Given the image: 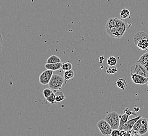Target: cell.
Here are the masks:
<instances>
[{
    "mask_svg": "<svg viewBox=\"0 0 148 136\" xmlns=\"http://www.w3.org/2000/svg\"><path fill=\"white\" fill-rule=\"evenodd\" d=\"M61 62V59L56 55H52L50 56L47 60L46 64H54Z\"/></svg>",
    "mask_w": 148,
    "mask_h": 136,
    "instance_id": "16",
    "label": "cell"
},
{
    "mask_svg": "<svg viewBox=\"0 0 148 136\" xmlns=\"http://www.w3.org/2000/svg\"><path fill=\"white\" fill-rule=\"evenodd\" d=\"M141 117V116L139 115V116H136V117H134V118L128 120V122H127L126 123H125V124L122 126L121 127L119 128V130H125L126 131H128L131 130L132 129L133 127H134V124Z\"/></svg>",
    "mask_w": 148,
    "mask_h": 136,
    "instance_id": "6",
    "label": "cell"
},
{
    "mask_svg": "<svg viewBox=\"0 0 148 136\" xmlns=\"http://www.w3.org/2000/svg\"><path fill=\"white\" fill-rule=\"evenodd\" d=\"M140 110V108L138 107H134V112H138Z\"/></svg>",
    "mask_w": 148,
    "mask_h": 136,
    "instance_id": "31",
    "label": "cell"
},
{
    "mask_svg": "<svg viewBox=\"0 0 148 136\" xmlns=\"http://www.w3.org/2000/svg\"><path fill=\"white\" fill-rule=\"evenodd\" d=\"M117 18H109L106 25V27H111L116 26Z\"/></svg>",
    "mask_w": 148,
    "mask_h": 136,
    "instance_id": "20",
    "label": "cell"
},
{
    "mask_svg": "<svg viewBox=\"0 0 148 136\" xmlns=\"http://www.w3.org/2000/svg\"><path fill=\"white\" fill-rule=\"evenodd\" d=\"M130 15V12L128 9H123L120 12V18L121 19H125L129 18Z\"/></svg>",
    "mask_w": 148,
    "mask_h": 136,
    "instance_id": "21",
    "label": "cell"
},
{
    "mask_svg": "<svg viewBox=\"0 0 148 136\" xmlns=\"http://www.w3.org/2000/svg\"><path fill=\"white\" fill-rule=\"evenodd\" d=\"M124 112H125V113L128 115L129 116H130V115H133L136 116V117L138 116L136 115V113H134L132 111H131L130 109L129 108H128V107H126V108H125Z\"/></svg>",
    "mask_w": 148,
    "mask_h": 136,
    "instance_id": "28",
    "label": "cell"
},
{
    "mask_svg": "<svg viewBox=\"0 0 148 136\" xmlns=\"http://www.w3.org/2000/svg\"><path fill=\"white\" fill-rule=\"evenodd\" d=\"M62 62L54 63V64H46L45 65V68L46 69L51 70L53 71H56L61 69L62 67Z\"/></svg>",
    "mask_w": 148,
    "mask_h": 136,
    "instance_id": "10",
    "label": "cell"
},
{
    "mask_svg": "<svg viewBox=\"0 0 148 136\" xmlns=\"http://www.w3.org/2000/svg\"><path fill=\"white\" fill-rule=\"evenodd\" d=\"M117 86L122 90H125V87H127V82L124 78H119L116 82Z\"/></svg>",
    "mask_w": 148,
    "mask_h": 136,
    "instance_id": "17",
    "label": "cell"
},
{
    "mask_svg": "<svg viewBox=\"0 0 148 136\" xmlns=\"http://www.w3.org/2000/svg\"><path fill=\"white\" fill-rule=\"evenodd\" d=\"M65 82L64 77L61 75L54 74L49 82V88L53 90H61Z\"/></svg>",
    "mask_w": 148,
    "mask_h": 136,
    "instance_id": "2",
    "label": "cell"
},
{
    "mask_svg": "<svg viewBox=\"0 0 148 136\" xmlns=\"http://www.w3.org/2000/svg\"><path fill=\"white\" fill-rule=\"evenodd\" d=\"M97 126L104 136H109L113 130L106 120L102 119L97 124Z\"/></svg>",
    "mask_w": 148,
    "mask_h": 136,
    "instance_id": "4",
    "label": "cell"
},
{
    "mask_svg": "<svg viewBox=\"0 0 148 136\" xmlns=\"http://www.w3.org/2000/svg\"><path fill=\"white\" fill-rule=\"evenodd\" d=\"M117 32L119 36V39H120L125 34V32L127 28V24L123 21L122 23L119 26H117Z\"/></svg>",
    "mask_w": 148,
    "mask_h": 136,
    "instance_id": "11",
    "label": "cell"
},
{
    "mask_svg": "<svg viewBox=\"0 0 148 136\" xmlns=\"http://www.w3.org/2000/svg\"><path fill=\"white\" fill-rule=\"evenodd\" d=\"M145 67L148 70V53H145L142 55L139 59L137 61Z\"/></svg>",
    "mask_w": 148,
    "mask_h": 136,
    "instance_id": "13",
    "label": "cell"
},
{
    "mask_svg": "<svg viewBox=\"0 0 148 136\" xmlns=\"http://www.w3.org/2000/svg\"><path fill=\"white\" fill-rule=\"evenodd\" d=\"M105 120L110 124L113 129H119L120 125L119 115L116 112H112L108 113L105 117Z\"/></svg>",
    "mask_w": 148,
    "mask_h": 136,
    "instance_id": "1",
    "label": "cell"
},
{
    "mask_svg": "<svg viewBox=\"0 0 148 136\" xmlns=\"http://www.w3.org/2000/svg\"><path fill=\"white\" fill-rule=\"evenodd\" d=\"M130 73L131 74H137L148 78V70L138 62L131 67Z\"/></svg>",
    "mask_w": 148,
    "mask_h": 136,
    "instance_id": "3",
    "label": "cell"
},
{
    "mask_svg": "<svg viewBox=\"0 0 148 136\" xmlns=\"http://www.w3.org/2000/svg\"><path fill=\"white\" fill-rule=\"evenodd\" d=\"M104 59H105L104 56H103V55L100 56V57H99V61H100V63H102V62H103Z\"/></svg>",
    "mask_w": 148,
    "mask_h": 136,
    "instance_id": "30",
    "label": "cell"
},
{
    "mask_svg": "<svg viewBox=\"0 0 148 136\" xmlns=\"http://www.w3.org/2000/svg\"><path fill=\"white\" fill-rule=\"evenodd\" d=\"M52 91L51 90V89H45L43 91V94L45 98L46 99L49 97V96L51 95V94L52 93Z\"/></svg>",
    "mask_w": 148,
    "mask_h": 136,
    "instance_id": "27",
    "label": "cell"
},
{
    "mask_svg": "<svg viewBox=\"0 0 148 136\" xmlns=\"http://www.w3.org/2000/svg\"><path fill=\"white\" fill-rule=\"evenodd\" d=\"M147 120H148V119H147L146 118H142V117H141L140 118L136 121V122L134 124V127L132 128V129L138 131V130L139 129L140 127L141 126V125H142L143 124L145 123Z\"/></svg>",
    "mask_w": 148,
    "mask_h": 136,
    "instance_id": "14",
    "label": "cell"
},
{
    "mask_svg": "<svg viewBox=\"0 0 148 136\" xmlns=\"http://www.w3.org/2000/svg\"><path fill=\"white\" fill-rule=\"evenodd\" d=\"M148 131V121H146L145 123L143 124L138 130V133L140 135H143L147 133Z\"/></svg>",
    "mask_w": 148,
    "mask_h": 136,
    "instance_id": "15",
    "label": "cell"
},
{
    "mask_svg": "<svg viewBox=\"0 0 148 136\" xmlns=\"http://www.w3.org/2000/svg\"><path fill=\"white\" fill-rule=\"evenodd\" d=\"M118 71V69L115 66H109L108 68L106 70V72L109 74H113L116 73Z\"/></svg>",
    "mask_w": 148,
    "mask_h": 136,
    "instance_id": "25",
    "label": "cell"
},
{
    "mask_svg": "<svg viewBox=\"0 0 148 136\" xmlns=\"http://www.w3.org/2000/svg\"><path fill=\"white\" fill-rule=\"evenodd\" d=\"M117 62V59L116 57L113 56L109 57L107 59V64L109 66H116Z\"/></svg>",
    "mask_w": 148,
    "mask_h": 136,
    "instance_id": "23",
    "label": "cell"
},
{
    "mask_svg": "<svg viewBox=\"0 0 148 136\" xmlns=\"http://www.w3.org/2000/svg\"><path fill=\"white\" fill-rule=\"evenodd\" d=\"M136 46L139 48V49L147 51L148 49V38L140 41L136 44Z\"/></svg>",
    "mask_w": 148,
    "mask_h": 136,
    "instance_id": "12",
    "label": "cell"
},
{
    "mask_svg": "<svg viewBox=\"0 0 148 136\" xmlns=\"http://www.w3.org/2000/svg\"><path fill=\"white\" fill-rule=\"evenodd\" d=\"M131 78L134 83L136 84L144 85L148 82V78L137 74H131Z\"/></svg>",
    "mask_w": 148,
    "mask_h": 136,
    "instance_id": "7",
    "label": "cell"
},
{
    "mask_svg": "<svg viewBox=\"0 0 148 136\" xmlns=\"http://www.w3.org/2000/svg\"><path fill=\"white\" fill-rule=\"evenodd\" d=\"M46 101L52 105L53 106H54V105L55 104V103H56V97L55 93L52 92L51 95L49 96L48 98H47Z\"/></svg>",
    "mask_w": 148,
    "mask_h": 136,
    "instance_id": "24",
    "label": "cell"
},
{
    "mask_svg": "<svg viewBox=\"0 0 148 136\" xmlns=\"http://www.w3.org/2000/svg\"><path fill=\"white\" fill-rule=\"evenodd\" d=\"M110 136H120V130H119V129H113L111 133Z\"/></svg>",
    "mask_w": 148,
    "mask_h": 136,
    "instance_id": "29",
    "label": "cell"
},
{
    "mask_svg": "<svg viewBox=\"0 0 148 136\" xmlns=\"http://www.w3.org/2000/svg\"><path fill=\"white\" fill-rule=\"evenodd\" d=\"M73 68V66L72 64H70V62H65L64 63L62 64V67H61V69L64 71H67V70H72Z\"/></svg>",
    "mask_w": 148,
    "mask_h": 136,
    "instance_id": "26",
    "label": "cell"
},
{
    "mask_svg": "<svg viewBox=\"0 0 148 136\" xmlns=\"http://www.w3.org/2000/svg\"><path fill=\"white\" fill-rule=\"evenodd\" d=\"M148 38V35L145 32H139L136 33L134 37V43L136 45L139 41L144 39Z\"/></svg>",
    "mask_w": 148,
    "mask_h": 136,
    "instance_id": "8",
    "label": "cell"
},
{
    "mask_svg": "<svg viewBox=\"0 0 148 136\" xmlns=\"http://www.w3.org/2000/svg\"><path fill=\"white\" fill-rule=\"evenodd\" d=\"M55 94L56 97V103H59L65 99V95L64 93L61 91H56L55 93Z\"/></svg>",
    "mask_w": 148,
    "mask_h": 136,
    "instance_id": "19",
    "label": "cell"
},
{
    "mask_svg": "<svg viewBox=\"0 0 148 136\" xmlns=\"http://www.w3.org/2000/svg\"><path fill=\"white\" fill-rule=\"evenodd\" d=\"M106 32L110 37L117 39H119V36L117 32V27L116 26L111 27H106Z\"/></svg>",
    "mask_w": 148,
    "mask_h": 136,
    "instance_id": "9",
    "label": "cell"
},
{
    "mask_svg": "<svg viewBox=\"0 0 148 136\" xmlns=\"http://www.w3.org/2000/svg\"><path fill=\"white\" fill-rule=\"evenodd\" d=\"M74 75H75V73L72 70H67V71H65L64 73V78L65 81H67L70 79L73 78Z\"/></svg>",
    "mask_w": 148,
    "mask_h": 136,
    "instance_id": "18",
    "label": "cell"
},
{
    "mask_svg": "<svg viewBox=\"0 0 148 136\" xmlns=\"http://www.w3.org/2000/svg\"><path fill=\"white\" fill-rule=\"evenodd\" d=\"M129 116H129L128 115L126 114L125 113L122 115V116L120 117V125H119V128L121 127L122 126L125 124V123H126L127 122H128Z\"/></svg>",
    "mask_w": 148,
    "mask_h": 136,
    "instance_id": "22",
    "label": "cell"
},
{
    "mask_svg": "<svg viewBox=\"0 0 148 136\" xmlns=\"http://www.w3.org/2000/svg\"><path fill=\"white\" fill-rule=\"evenodd\" d=\"M54 74V71L51 70L47 69L42 73L39 77V81L41 84L46 85L49 84L53 75Z\"/></svg>",
    "mask_w": 148,
    "mask_h": 136,
    "instance_id": "5",
    "label": "cell"
}]
</instances>
